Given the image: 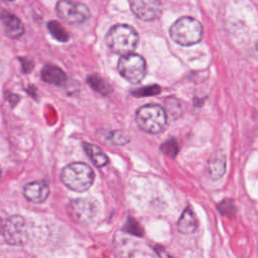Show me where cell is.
Wrapping results in <instances>:
<instances>
[{
  "label": "cell",
  "mask_w": 258,
  "mask_h": 258,
  "mask_svg": "<svg viewBox=\"0 0 258 258\" xmlns=\"http://www.w3.org/2000/svg\"><path fill=\"white\" fill-rule=\"evenodd\" d=\"M139 40L136 30L127 24L113 26L106 35L108 47L115 53L127 54L132 52Z\"/></svg>",
  "instance_id": "1"
},
{
  "label": "cell",
  "mask_w": 258,
  "mask_h": 258,
  "mask_svg": "<svg viewBox=\"0 0 258 258\" xmlns=\"http://www.w3.org/2000/svg\"><path fill=\"white\" fill-rule=\"evenodd\" d=\"M171 39L179 45L188 46L201 41L203 37V26L195 18L184 16L177 19L170 27Z\"/></svg>",
  "instance_id": "2"
},
{
  "label": "cell",
  "mask_w": 258,
  "mask_h": 258,
  "mask_svg": "<svg viewBox=\"0 0 258 258\" xmlns=\"http://www.w3.org/2000/svg\"><path fill=\"white\" fill-rule=\"evenodd\" d=\"M94 171L86 163L73 162L68 164L61 171L60 178L64 185L75 191L87 190L94 181Z\"/></svg>",
  "instance_id": "3"
},
{
  "label": "cell",
  "mask_w": 258,
  "mask_h": 258,
  "mask_svg": "<svg viewBox=\"0 0 258 258\" xmlns=\"http://www.w3.org/2000/svg\"><path fill=\"white\" fill-rule=\"evenodd\" d=\"M136 123L146 133H160L167 123L166 111L159 105L146 104L137 110Z\"/></svg>",
  "instance_id": "4"
},
{
  "label": "cell",
  "mask_w": 258,
  "mask_h": 258,
  "mask_svg": "<svg viewBox=\"0 0 258 258\" xmlns=\"http://www.w3.org/2000/svg\"><path fill=\"white\" fill-rule=\"evenodd\" d=\"M119 74L131 84H139L146 75L145 59L137 53L123 54L117 66Z\"/></svg>",
  "instance_id": "5"
},
{
  "label": "cell",
  "mask_w": 258,
  "mask_h": 258,
  "mask_svg": "<svg viewBox=\"0 0 258 258\" xmlns=\"http://www.w3.org/2000/svg\"><path fill=\"white\" fill-rule=\"evenodd\" d=\"M55 10L58 17L70 24L82 23L90 17V10L85 4L72 0H59Z\"/></svg>",
  "instance_id": "6"
},
{
  "label": "cell",
  "mask_w": 258,
  "mask_h": 258,
  "mask_svg": "<svg viewBox=\"0 0 258 258\" xmlns=\"http://www.w3.org/2000/svg\"><path fill=\"white\" fill-rule=\"evenodd\" d=\"M3 236L10 245L20 246L25 244L28 240V230L24 218L18 215L10 217L4 226Z\"/></svg>",
  "instance_id": "7"
},
{
  "label": "cell",
  "mask_w": 258,
  "mask_h": 258,
  "mask_svg": "<svg viewBox=\"0 0 258 258\" xmlns=\"http://www.w3.org/2000/svg\"><path fill=\"white\" fill-rule=\"evenodd\" d=\"M69 213L77 222H89L97 214V206L90 199L73 200L69 205Z\"/></svg>",
  "instance_id": "8"
},
{
  "label": "cell",
  "mask_w": 258,
  "mask_h": 258,
  "mask_svg": "<svg viewBox=\"0 0 258 258\" xmlns=\"http://www.w3.org/2000/svg\"><path fill=\"white\" fill-rule=\"evenodd\" d=\"M131 9L141 20L152 21L161 13V2L160 0H132Z\"/></svg>",
  "instance_id": "9"
},
{
  "label": "cell",
  "mask_w": 258,
  "mask_h": 258,
  "mask_svg": "<svg viewBox=\"0 0 258 258\" xmlns=\"http://www.w3.org/2000/svg\"><path fill=\"white\" fill-rule=\"evenodd\" d=\"M0 18L2 20L5 32L10 38H18L23 34L24 26L20 19L14 14L6 10H1Z\"/></svg>",
  "instance_id": "10"
},
{
  "label": "cell",
  "mask_w": 258,
  "mask_h": 258,
  "mask_svg": "<svg viewBox=\"0 0 258 258\" xmlns=\"http://www.w3.org/2000/svg\"><path fill=\"white\" fill-rule=\"evenodd\" d=\"M23 194L32 203H42L49 195V187L44 181H33L24 186Z\"/></svg>",
  "instance_id": "11"
},
{
  "label": "cell",
  "mask_w": 258,
  "mask_h": 258,
  "mask_svg": "<svg viewBox=\"0 0 258 258\" xmlns=\"http://www.w3.org/2000/svg\"><path fill=\"white\" fill-rule=\"evenodd\" d=\"M41 78L44 82L55 86H63L68 81L64 72L52 64H46L42 69Z\"/></svg>",
  "instance_id": "12"
},
{
  "label": "cell",
  "mask_w": 258,
  "mask_h": 258,
  "mask_svg": "<svg viewBox=\"0 0 258 258\" xmlns=\"http://www.w3.org/2000/svg\"><path fill=\"white\" fill-rule=\"evenodd\" d=\"M197 219L190 208H186L178 221V230L183 234H191L197 230Z\"/></svg>",
  "instance_id": "13"
},
{
  "label": "cell",
  "mask_w": 258,
  "mask_h": 258,
  "mask_svg": "<svg viewBox=\"0 0 258 258\" xmlns=\"http://www.w3.org/2000/svg\"><path fill=\"white\" fill-rule=\"evenodd\" d=\"M84 149H85L87 155L89 156V158L91 159V161L97 167L105 166L108 163L109 159H108L107 155L98 146L91 144V143H84Z\"/></svg>",
  "instance_id": "14"
},
{
  "label": "cell",
  "mask_w": 258,
  "mask_h": 258,
  "mask_svg": "<svg viewBox=\"0 0 258 258\" xmlns=\"http://www.w3.org/2000/svg\"><path fill=\"white\" fill-rule=\"evenodd\" d=\"M88 84L98 93L102 95H107L111 92L110 85L101 77L97 75H92L88 78Z\"/></svg>",
  "instance_id": "15"
},
{
  "label": "cell",
  "mask_w": 258,
  "mask_h": 258,
  "mask_svg": "<svg viewBox=\"0 0 258 258\" xmlns=\"http://www.w3.org/2000/svg\"><path fill=\"white\" fill-rule=\"evenodd\" d=\"M47 29L50 32V34L58 41H67L69 39L68 32L56 21H49L47 23Z\"/></svg>",
  "instance_id": "16"
},
{
  "label": "cell",
  "mask_w": 258,
  "mask_h": 258,
  "mask_svg": "<svg viewBox=\"0 0 258 258\" xmlns=\"http://www.w3.org/2000/svg\"><path fill=\"white\" fill-rule=\"evenodd\" d=\"M160 149L164 154H166L170 157H174L179 150V146H178L177 140L175 138H170V139L166 140L164 143H162Z\"/></svg>",
  "instance_id": "17"
},
{
  "label": "cell",
  "mask_w": 258,
  "mask_h": 258,
  "mask_svg": "<svg viewBox=\"0 0 258 258\" xmlns=\"http://www.w3.org/2000/svg\"><path fill=\"white\" fill-rule=\"evenodd\" d=\"M160 93V87L157 85H152V86H146L143 88H140L132 94L136 97H146V96H152V95H157Z\"/></svg>",
  "instance_id": "18"
},
{
  "label": "cell",
  "mask_w": 258,
  "mask_h": 258,
  "mask_svg": "<svg viewBox=\"0 0 258 258\" xmlns=\"http://www.w3.org/2000/svg\"><path fill=\"white\" fill-rule=\"evenodd\" d=\"M225 164H226V162H225V159L223 158H221V159H215L213 162H212V164H211V173H212V175L214 176V177H216V178H218V177H220L221 175H223L224 174V172H225Z\"/></svg>",
  "instance_id": "19"
},
{
  "label": "cell",
  "mask_w": 258,
  "mask_h": 258,
  "mask_svg": "<svg viewBox=\"0 0 258 258\" xmlns=\"http://www.w3.org/2000/svg\"><path fill=\"white\" fill-rule=\"evenodd\" d=\"M124 231L127 233H130L132 235L136 236H142L143 235V230L141 226L134 220V219H128L125 226H124Z\"/></svg>",
  "instance_id": "20"
},
{
  "label": "cell",
  "mask_w": 258,
  "mask_h": 258,
  "mask_svg": "<svg viewBox=\"0 0 258 258\" xmlns=\"http://www.w3.org/2000/svg\"><path fill=\"white\" fill-rule=\"evenodd\" d=\"M109 139L112 143L117 144V145H123V144H125L129 141L128 136L123 131H114V132H112Z\"/></svg>",
  "instance_id": "21"
},
{
  "label": "cell",
  "mask_w": 258,
  "mask_h": 258,
  "mask_svg": "<svg viewBox=\"0 0 258 258\" xmlns=\"http://www.w3.org/2000/svg\"><path fill=\"white\" fill-rule=\"evenodd\" d=\"M219 210L221 214L230 217L235 212V207L232 201H223L219 206Z\"/></svg>",
  "instance_id": "22"
},
{
  "label": "cell",
  "mask_w": 258,
  "mask_h": 258,
  "mask_svg": "<svg viewBox=\"0 0 258 258\" xmlns=\"http://www.w3.org/2000/svg\"><path fill=\"white\" fill-rule=\"evenodd\" d=\"M165 103H166V110H167V112L170 114V116L172 118H173V116L175 117V114H177V115L180 114V113H178V111L175 110V108H179L180 109L179 103H178V101L176 99L168 98Z\"/></svg>",
  "instance_id": "23"
},
{
  "label": "cell",
  "mask_w": 258,
  "mask_h": 258,
  "mask_svg": "<svg viewBox=\"0 0 258 258\" xmlns=\"http://www.w3.org/2000/svg\"><path fill=\"white\" fill-rule=\"evenodd\" d=\"M1 230H2V221L0 219V232H1Z\"/></svg>",
  "instance_id": "24"
},
{
  "label": "cell",
  "mask_w": 258,
  "mask_h": 258,
  "mask_svg": "<svg viewBox=\"0 0 258 258\" xmlns=\"http://www.w3.org/2000/svg\"><path fill=\"white\" fill-rule=\"evenodd\" d=\"M3 1H11V0H3Z\"/></svg>",
  "instance_id": "25"
},
{
  "label": "cell",
  "mask_w": 258,
  "mask_h": 258,
  "mask_svg": "<svg viewBox=\"0 0 258 258\" xmlns=\"http://www.w3.org/2000/svg\"><path fill=\"white\" fill-rule=\"evenodd\" d=\"M0 176H1V168H0Z\"/></svg>",
  "instance_id": "26"
},
{
  "label": "cell",
  "mask_w": 258,
  "mask_h": 258,
  "mask_svg": "<svg viewBox=\"0 0 258 258\" xmlns=\"http://www.w3.org/2000/svg\"><path fill=\"white\" fill-rule=\"evenodd\" d=\"M257 46H258V44H257Z\"/></svg>",
  "instance_id": "27"
}]
</instances>
